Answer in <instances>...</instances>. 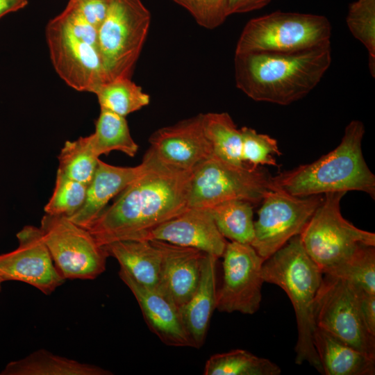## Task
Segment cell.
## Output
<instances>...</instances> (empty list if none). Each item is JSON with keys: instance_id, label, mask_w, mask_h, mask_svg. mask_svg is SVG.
I'll use <instances>...</instances> for the list:
<instances>
[{"instance_id": "d590c367", "label": "cell", "mask_w": 375, "mask_h": 375, "mask_svg": "<svg viewBox=\"0 0 375 375\" xmlns=\"http://www.w3.org/2000/svg\"><path fill=\"white\" fill-rule=\"evenodd\" d=\"M360 312L363 322L369 332L375 336V294L358 288Z\"/></svg>"}, {"instance_id": "d6986e66", "label": "cell", "mask_w": 375, "mask_h": 375, "mask_svg": "<svg viewBox=\"0 0 375 375\" xmlns=\"http://www.w3.org/2000/svg\"><path fill=\"white\" fill-rule=\"evenodd\" d=\"M144 168L143 160L135 167H119L99 159L93 178L88 185L85 201L69 219L88 229L106 208L110 200L118 196L141 174Z\"/></svg>"}, {"instance_id": "8d00e7d4", "label": "cell", "mask_w": 375, "mask_h": 375, "mask_svg": "<svg viewBox=\"0 0 375 375\" xmlns=\"http://www.w3.org/2000/svg\"><path fill=\"white\" fill-rule=\"evenodd\" d=\"M272 0H229L228 15L245 13L259 10L268 5Z\"/></svg>"}, {"instance_id": "4fadbf2b", "label": "cell", "mask_w": 375, "mask_h": 375, "mask_svg": "<svg viewBox=\"0 0 375 375\" xmlns=\"http://www.w3.org/2000/svg\"><path fill=\"white\" fill-rule=\"evenodd\" d=\"M46 38L53 67L69 86L94 93L106 82L98 47L76 37L58 15L49 22Z\"/></svg>"}, {"instance_id": "9c48e42d", "label": "cell", "mask_w": 375, "mask_h": 375, "mask_svg": "<svg viewBox=\"0 0 375 375\" xmlns=\"http://www.w3.org/2000/svg\"><path fill=\"white\" fill-rule=\"evenodd\" d=\"M359 286L323 274L313 303L315 327L375 357V336L367 330L360 312Z\"/></svg>"}, {"instance_id": "ba28073f", "label": "cell", "mask_w": 375, "mask_h": 375, "mask_svg": "<svg viewBox=\"0 0 375 375\" xmlns=\"http://www.w3.org/2000/svg\"><path fill=\"white\" fill-rule=\"evenodd\" d=\"M271 180L262 166H238L212 155L192 172L188 207L210 208L230 200L256 204L272 190Z\"/></svg>"}, {"instance_id": "2e32d148", "label": "cell", "mask_w": 375, "mask_h": 375, "mask_svg": "<svg viewBox=\"0 0 375 375\" xmlns=\"http://www.w3.org/2000/svg\"><path fill=\"white\" fill-rule=\"evenodd\" d=\"M144 240H156L191 247L222 257L227 242L208 208H188L151 230Z\"/></svg>"}, {"instance_id": "e0dca14e", "label": "cell", "mask_w": 375, "mask_h": 375, "mask_svg": "<svg viewBox=\"0 0 375 375\" xmlns=\"http://www.w3.org/2000/svg\"><path fill=\"white\" fill-rule=\"evenodd\" d=\"M151 241L162 256L156 290L178 309L190 300L197 288L202 259L206 253L163 241Z\"/></svg>"}, {"instance_id": "1f68e13d", "label": "cell", "mask_w": 375, "mask_h": 375, "mask_svg": "<svg viewBox=\"0 0 375 375\" xmlns=\"http://www.w3.org/2000/svg\"><path fill=\"white\" fill-rule=\"evenodd\" d=\"M242 134L241 158L242 162L252 168L263 165L278 167L274 155L281 152L277 141L266 134L258 133L251 128L243 126Z\"/></svg>"}, {"instance_id": "5bb4252c", "label": "cell", "mask_w": 375, "mask_h": 375, "mask_svg": "<svg viewBox=\"0 0 375 375\" xmlns=\"http://www.w3.org/2000/svg\"><path fill=\"white\" fill-rule=\"evenodd\" d=\"M18 247L0 255V277L17 281L50 295L65 281L58 272L40 227L24 226L17 233Z\"/></svg>"}, {"instance_id": "e575fe53", "label": "cell", "mask_w": 375, "mask_h": 375, "mask_svg": "<svg viewBox=\"0 0 375 375\" xmlns=\"http://www.w3.org/2000/svg\"><path fill=\"white\" fill-rule=\"evenodd\" d=\"M110 0L69 1L66 7L75 11L88 23L99 29L104 21Z\"/></svg>"}, {"instance_id": "3957f363", "label": "cell", "mask_w": 375, "mask_h": 375, "mask_svg": "<svg viewBox=\"0 0 375 375\" xmlns=\"http://www.w3.org/2000/svg\"><path fill=\"white\" fill-rule=\"evenodd\" d=\"M363 123L352 120L340 144L317 160L272 176V190L304 197L329 192L360 191L375 198V176L362 150Z\"/></svg>"}, {"instance_id": "836d02e7", "label": "cell", "mask_w": 375, "mask_h": 375, "mask_svg": "<svg viewBox=\"0 0 375 375\" xmlns=\"http://www.w3.org/2000/svg\"><path fill=\"white\" fill-rule=\"evenodd\" d=\"M172 1L187 10L199 25L207 29L219 26L229 16V0Z\"/></svg>"}, {"instance_id": "4dcf8cb0", "label": "cell", "mask_w": 375, "mask_h": 375, "mask_svg": "<svg viewBox=\"0 0 375 375\" xmlns=\"http://www.w3.org/2000/svg\"><path fill=\"white\" fill-rule=\"evenodd\" d=\"M88 185L57 171L55 188L44 206L45 214L71 217L83 205Z\"/></svg>"}, {"instance_id": "277c9868", "label": "cell", "mask_w": 375, "mask_h": 375, "mask_svg": "<svg viewBox=\"0 0 375 375\" xmlns=\"http://www.w3.org/2000/svg\"><path fill=\"white\" fill-rule=\"evenodd\" d=\"M262 276L264 282L281 288L292 303L298 330L295 363L306 362L323 374L313 344V303L323 273L304 250L299 235L265 260Z\"/></svg>"}, {"instance_id": "d6a6232c", "label": "cell", "mask_w": 375, "mask_h": 375, "mask_svg": "<svg viewBox=\"0 0 375 375\" xmlns=\"http://www.w3.org/2000/svg\"><path fill=\"white\" fill-rule=\"evenodd\" d=\"M346 22L353 36L367 50L369 59L375 60V0L351 3Z\"/></svg>"}, {"instance_id": "8fae6325", "label": "cell", "mask_w": 375, "mask_h": 375, "mask_svg": "<svg viewBox=\"0 0 375 375\" xmlns=\"http://www.w3.org/2000/svg\"><path fill=\"white\" fill-rule=\"evenodd\" d=\"M321 194L299 197L271 190L262 200L251 244L265 260L299 235L322 203Z\"/></svg>"}, {"instance_id": "ffe728a7", "label": "cell", "mask_w": 375, "mask_h": 375, "mask_svg": "<svg viewBox=\"0 0 375 375\" xmlns=\"http://www.w3.org/2000/svg\"><path fill=\"white\" fill-rule=\"evenodd\" d=\"M217 259L211 254H205L197 288L190 300L178 308L182 323L196 349L204 344L212 312L216 309Z\"/></svg>"}, {"instance_id": "74e56055", "label": "cell", "mask_w": 375, "mask_h": 375, "mask_svg": "<svg viewBox=\"0 0 375 375\" xmlns=\"http://www.w3.org/2000/svg\"><path fill=\"white\" fill-rule=\"evenodd\" d=\"M28 0H0V18L6 14L24 8Z\"/></svg>"}, {"instance_id": "d4e9b609", "label": "cell", "mask_w": 375, "mask_h": 375, "mask_svg": "<svg viewBox=\"0 0 375 375\" xmlns=\"http://www.w3.org/2000/svg\"><path fill=\"white\" fill-rule=\"evenodd\" d=\"M203 128L213 155L235 165H245L241 158V131L228 113L204 114Z\"/></svg>"}, {"instance_id": "7402d4cb", "label": "cell", "mask_w": 375, "mask_h": 375, "mask_svg": "<svg viewBox=\"0 0 375 375\" xmlns=\"http://www.w3.org/2000/svg\"><path fill=\"white\" fill-rule=\"evenodd\" d=\"M135 281L156 290L161 264L160 249L148 240H118L103 246Z\"/></svg>"}, {"instance_id": "9a60e30c", "label": "cell", "mask_w": 375, "mask_h": 375, "mask_svg": "<svg viewBox=\"0 0 375 375\" xmlns=\"http://www.w3.org/2000/svg\"><path fill=\"white\" fill-rule=\"evenodd\" d=\"M203 118L200 113L158 129L149 138V149L163 162L192 172L213 155Z\"/></svg>"}, {"instance_id": "484cf974", "label": "cell", "mask_w": 375, "mask_h": 375, "mask_svg": "<svg viewBox=\"0 0 375 375\" xmlns=\"http://www.w3.org/2000/svg\"><path fill=\"white\" fill-rule=\"evenodd\" d=\"M208 209L219 231L225 238L240 243L251 244L254 238L251 203L230 200Z\"/></svg>"}, {"instance_id": "cb8c5ba5", "label": "cell", "mask_w": 375, "mask_h": 375, "mask_svg": "<svg viewBox=\"0 0 375 375\" xmlns=\"http://www.w3.org/2000/svg\"><path fill=\"white\" fill-rule=\"evenodd\" d=\"M90 135L94 151L99 157L112 151L134 157L139 149L131 135L126 117L106 108H101L95 131Z\"/></svg>"}, {"instance_id": "603a6c76", "label": "cell", "mask_w": 375, "mask_h": 375, "mask_svg": "<svg viewBox=\"0 0 375 375\" xmlns=\"http://www.w3.org/2000/svg\"><path fill=\"white\" fill-rule=\"evenodd\" d=\"M101 367L81 362L58 356L45 349H38L18 360L6 365L2 375H109Z\"/></svg>"}, {"instance_id": "f546056e", "label": "cell", "mask_w": 375, "mask_h": 375, "mask_svg": "<svg viewBox=\"0 0 375 375\" xmlns=\"http://www.w3.org/2000/svg\"><path fill=\"white\" fill-rule=\"evenodd\" d=\"M375 246L362 245L347 259L325 273L347 279L375 294Z\"/></svg>"}, {"instance_id": "30bf717a", "label": "cell", "mask_w": 375, "mask_h": 375, "mask_svg": "<svg viewBox=\"0 0 375 375\" xmlns=\"http://www.w3.org/2000/svg\"><path fill=\"white\" fill-rule=\"evenodd\" d=\"M40 228L64 279L92 280L106 270L108 255L88 229L68 217L48 214L42 217Z\"/></svg>"}, {"instance_id": "7c38bea8", "label": "cell", "mask_w": 375, "mask_h": 375, "mask_svg": "<svg viewBox=\"0 0 375 375\" xmlns=\"http://www.w3.org/2000/svg\"><path fill=\"white\" fill-rule=\"evenodd\" d=\"M223 260V283L217 290L216 309L252 315L262 300L265 260L249 244L227 242Z\"/></svg>"}, {"instance_id": "f1b7e54d", "label": "cell", "mask_w": 375, "mask_h": 375, "mask_svg": "<svg viewBox=\"0 0 375 375\" xmlns=\"http://www.w3.org/2000/svg\"><path fill=\"white\" fill-rule=\"evenodd\" d=\"M58 158V172L87 185L93 178L99 160L94 151L90 135L66 141Z\"/></svg>"}, {"instance_id": "52a82bcc", "label": "cell", "mask_w": 375, "mask_h": 375, "mask_svg": "<svg viewBox=\"0 0 375 375\" xmlns=\"http://www.w3.org/2000/svg\"><path fill=\"white\" fill-rule=\"evenodd\" d=\"M345 194H325L299 235L304 250L323 274L347 259L359 247L375 246L374 233L357 228L342 215L340 201Z\"/></svg>"}, {"instance_id": "ab89813d", "label": "cell", "mask_w": 375, "mask_h": 375, "mask_svg": "<svg viewBox=\"0 0 375 375\" xmlns=\"http://www.w3.org/2000/svg\"><path fill=\"white\" fill-rule=\"evenodd\" d=\"M69 1H75V0H69Z\"/></svg>"}, {"instance_id": "6da1fadb", "label": "cell", "mask_w": 375, "mask_h": 375, "mask_svg": "<svg viewBox=\"0 0 375 375\" xmlns=\"http://www.w3.org/2000/svg\"><path fill=\"white\" fill-rule=\"evenodd\" d=\"M145 168L88 228L101 246L144 240L159 224L187 210L192 172L169 165L149 148Z\"/></svg>"}, {"instance_id": "7a4b0ae2", "label": "cell", "mask_w": 375, "mask_h": 375, "mask_svg": "<svg viewBox=\"0 0 375 375\" xmlns=\"http://www.w3.org/2000/svg\"><path fill=\"white\" fill-rule=\"evenodd\" d=\"M331 62V43L295 52L235 54V83L254 101L290 105L318 85Z\"/></svg>"}, {"instance_id": "4316f807", "label": "cell", "mask_w": 375, "mask_h": 375, "mask_svg": "<svg viewBox=\"0 0 375 375\" xmlns=\"http://www.w3.org/2000/svg\"><path fill=\"white\" fill-rule=\"evenodd\" d=\"M280 367L269 359L244 349L211 356L204 367L205 375H278Z\"/></svg>"}, {"instance_id": "44dd1931", "label": "cell", "mask_w": 375, "mask_h": 375, "mask_svg": "<svg viewBox=\"0 0 375 375\" xmlns=\"http://www.w3.org/2000/svg\"><path fill=\"white\" fill-rule=\"evenodd\" d=\"M313 344L325 375H374L375 357L315 327Z\"/></svg>"}, {"instance_id": "ac0fdd59", "label": "cell", "mask_w": 375, "mask_h": 375, "mask_svg": "<svg viewBox=\"0 0 375 375\" xmlns=\"http://www.w3.org/2000/svg\"><path fill=\"white\" fill-rule=\"evenodd\" d=\"M119 276L136 299L149 328L166 345L193 347L178 309L156 290L145 287L120 267Z\"/></svg>"}, {"instance_id": "f35d334b", "label": "cell", "mask_w": 375, "mask_h": 375, "mask_svg": "<svg viewBox=\"0 0 375 375\" xmlns=\"http://www.w3.org/2000/svg\"><path fill=\"white\" fill-rule=\"evenodd\" d=\"M3 283V281L0 277V292L1 290V285H2Z\"/></svg>"}, {"instance_id": "8992f818", "label": "cell", "mask_w": 375, "mask_h": 375, "mask_svg": "<svg viewBox=\"0 0 375 375\" xmlns=\"http://www.w3.org/2000/svg\"><path fill=\"white\" fill-rule=\"evenodd\" d=\"M150 23V12L141 0H110L98 29V49L106 82L131 78Z\"/></svg>"}, {"instance_id": "83f0119b", "label": "cell", "mask_w": 375, "mask_h": 375, "mask_svg": "<svg viewBox=\"0 0 375 375\" xmlns=\"http://www.w3.org/2000/svg\"><path fill=\"white\" fill-rule=\"evenodd\" d=\"M100 107L126 117L150 102V97L128 78L107 81L96 90Z\"/></svg>"}, {"instance_id": "5b68a950", "label": "cell", "mask_w": 375, "mask_h": 375, "mask_svg": "<svg viewBox=\"0 0 375 375\" xmlns=\"http://www.w3.org/2000/svg\"><path fill=\"white\" fill-rule=\"evenodd\" d=\"M331 24L321 15L276 11L250 19L235 53L295 52L330 43Z\"/></svg>"}]
</instances>
